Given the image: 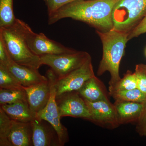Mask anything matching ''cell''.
<instances>
[{"label":"cell","instance_id":"obj_1","mask_svg":"<svg viewBox=\"0 0 146 146\" xmlns=\"http://www.w3.org/2000/svg\"><path fill=\"white\" fill-rule=\"evenodd\" d=\"M119 0H78L69 3L48 16L51 25L70 18L83 22L96 30L105 32L113 29L112 11Z\"/></svg>","mask_w":146,"mask_h":146},{"label":"cell","instance_id":"obj_2","mask_svg":"<svg viewBox=\"0 0 146 146\" xmlns=\"http://www.w3.org/2000/svg\"><path fill=\"white\" fill-rule=\"evenodd\" d=\"M102 45V56L98 68L97 74L102 75L106 72L110 73L109 87L119 81V67L128 39V33L112 29L102 32L96 30Z\"/></svg>","mask_w":146,"mask_h":146},{"label":"cell","instance_id":"obj_3","mask_svg":"<svg viewBox=\"0 0 146 146\" xmlns=\"http://www.w3.org/2000/svg\"><path fill=\"white\" fill-rule=\"evenodd\" d=\"M2 38L9 56L19 65L38 70L42 66L40 56L34 54L27 44L21 30L19 19L11 25L0 27Z\"/></svg>","mask_w":146,"mask_h":146},{"label":"cell","instance_id":"obj_4","mask_svg":"<svg viewBox=\"0 0 146 146\" xmlns=\"http://www.w3.org/2000/svg\"><path fill=\"white\" fill-rule=\"evenodd\" d=\"M146 14V0H119L112 11L113 29L129 33Z\"/></svg>","mask_w":146,"mask_h":146},{"label":"cell","instance_id":"obj_5","mask_svg":"<svg viewBox=\"0 0 146 146\" xmlns=\"http://www.w3.org/2000/svg\"><path fill=\"white\" fill-rule=\"evenodd\" d=\"M19 23L29 48L36 55L41 56L45 55L63 54L76 51L49 39L44 33H35L22 20L19 19Z\"/></svg>","mask_w":146,"mask_h":146},{"label":"cell","instance_id":"obj_6","mask_svg":"<svg viewBox=\"0 0 146 146\" xmlns=\"http://www.w3.org/2000/svg\"><path fill=\"white\" fill-rule=\"evenodd\" d=\"M46 76L50 86V96L46 107L35 115V117L49 123L57 134L59 146H64L69 141V136L67 129L60 122L61 117L56 104L55 82L57 77L51 69L47 71Z\"/></svg>","mask_w":146,"mask_h":146},{"label":"cell","instance_id":"obj_7","mask_svg":"<svg viewBox=\"0 0 146 146\" xmlns=\"http://www.w3.org/2000/svg\"><path fill=\"white\" fill-rule=\"evenodd\" d=\"M40 58L42 65L48 66L57 78H60L81 67L91 57L89 53L76 50L63 54L45 55Z\"/></svg>","mask_w":146,"mask_h":146},{"label":"cell","instance_id":"obj_8","mask_svg":"<svg viewBox=\"0 0 146 146\" xmlns=\"http://www.w3.org/2000/svg\"><path fill=\"white\" fill-rule=\"evenodd\" d=\"M84 100L91 115L90 121L108 129H115L121 125L114 104L110 100L95 102Z\"/></svg>","mask_w":146,"mask_h":146},{"label":"cell","instance_id":"obj_9","mask_svg":"<svg viewBox=\"0 0 146 146\" xmlns=\"http://www.w3.org/2000/svg\"><path fill=\"white\" fill-rule=\"evenodd\" d=\"M56 102L61 117H71L90 121L91 115L85 100L77 91L56 96Z\"/></svg>","mask_w":146,"mask_h":146},{"label":"cell","instance_id":"obj_10","mask_svg":"<svg viewBox=\"0 0 146 146\" xmlns=\"http://www.w3.org/2000/svg\"><path fill=\"white\" fill-rule=\"evenodd\" d=\"M95 76L91 58L81 67L62 78H56L55 82L56 96L64 93L78 91L84 82Z\"/></svg>","mask_w":146,"mask_h":146},{"label":"cell","instance_id":"obj_11","mask_svg":"<svg viewBox=\"0 0 146 146\" xmlns=\"http://www.w3.org/2000/svg\"><path fill=\"white\" fill-rule=\"evenodd\" d=\"M5 65L24 87H28L48 81L47 77L41 75L38 70L19 65L10 57Z\"/></svg>","mask_w":146,"mask_h":146},{"label":"cell","instance_id":"obj_12","mask_svg":"<svg viewBox=\"0 0 146 146\" xmlns=\"http://www.w3.org/2000/svg\"><path fill=\"white\" fill-rule=\"evenodd\" d=\"M27 96L29 106L35 115L44 109L48 104L50 96V86L48 81L24 87Z\"/></svg>","mask_w":146,"mask_h":146},{"label":"cell","instance_id":"obj_13","mask_svg":"<svg viewBox=\"0 0 146 146\" xmlns=\"http://www.w3.org/2000/svg\"><path fill=\"white\" fill-rule=\"evenodd\" d=\"M77 91L82 98L88 101L109 100V92L108 93L103 83L96 76L86 80Z\"/></svg>","mask_w":146,"mask_h":146},{"label":"cell","instance_id":"obj_14","mask_svg":"<svg viewBox=\"0 0 146 146\" xmlns=\"http://www.w3.org/2000/svg\"><path fill=\"white\" fill-rule=\"evenodd\" d=\"M113 104L121 125L137 122L143 107V103L115 101Z\"/></svg>","mask_w":146,"mask_h":146},{"label":"cell","instance_id":"obj_15","mask_svg":"<svg viewBox=\"0 0 146 146\" xmlns=\"http://www.w3.org/2000/svg\"><path fill=\"white\" fill-rule=\"evenodd\" d=\"M8 139L11 146H33L31 123L21 122L12 120Z\"/></svg>","mask_w":146,"mask_h":146},{"label":"cell","instance_id":"obj_16","mask_svg":"<svg viewBox=\"0 0 146 146\" xmlns=\"http://www.w3.org/2000/svg\"><path fill=\"white\" fill-rule=\"evenodd\" d=\"M44 120L36 117L31 122L32 129V141L34 146H50L58 145L54 141L53 132L44 124Z\"/></svg>","mask_w":146,"mask_h":146},{"label":"cell","instance_id":"obj_17","mask_svg":"<svg viewBox=\"0 0 146 146\" xmlns=\"http://www.w3.org/2000/svg\"><path fill=\"white\" fill-rule=\"evenodd\" d=\"M1 108L11 119L23 123H31L35 118L28 102H18L1 105Z\"/></svg>","mask_w":146,"mask_h":146},{"label":"cell","instance_id":"obj_18","mask_svg":"<svg viewBox=\"0 0 146 146\" xmlns=\"http://www.w3.org/2000/svg\"><path fill=\"white\" fill-rule=\"evenodd\" d=\"M109 94L115 101L143 103L146 100V95L138 88L109 92Z\"/></svg>","mask_w":146,"mask_h":146},{"label":"cell","instance_id":"obj_19","mask_svg":"<svg viewBox=\"0 0 146 146\" xmlns=\"http://www.w3.org/2000/svg\"><path fill=\"white\" fill-rule=\"evenodd\" d=\"M28 102L25 90L0 89V105Z\"/></svg>","mask_w":146,"mask_h":146},{"label":"cell","instance_id":"obj_20","mask_svg":"<svg viewBox=\"0 0 146 146\" xmlns=\"http://www.w3.org/2000/svg\"><path fill=\"white\" fill-rule=\"evenodd\" d=\"M16 19L13 13V0H0V27L11 25Z\"/></svg>","mask_w":146,"mask_h":146},{"label":"cell","instance_id":"obj_21","mask_svg":"<svg viewBox=\"0 0 146 146\" xmlns=\"http://www.w3.org/2000/svg\"><path fill=\"white\" fill-rule=\"evenodd\" d=\"M0 89L25 90L24 87L9 71L6 65L0 63Z\"/></svg>","mask_w":146,"mask_h":146},{"label":"cell","instance_id":"obj_22","mask_svg":"<svg viewBox=\"0 0 146 146\" xmlns=\"http://www.w3.org/2000/svg\"><path fill=\"white\" fill-rule=\"evenodd\" d=\"M12 119L0 108V146H11L8 137Z\"/></svg>","mask_w":146,"mask_h":146},{"label":"cell","instance_id":"obj_23","mask_svg":"<svg viewBox=\"0 0 146 146\" xmlns=\"http://www.w3.org/2000/svg\"><path fill=\"white\" fill-rule=\"evenodd\" d=\"M137 88V80L135 72L128 70L122 78L114 86L109 87V92L131 90Z\"/></svg>","mask_w":146,"mask_h":146},{"label":"cell","instance_id":"obj_24","mask_svg":"<svg viewBox=\"0 0 146 146\" xmlns=\"http://www.w3.org/2000/svg\"><path fill=\"white\" fill-rule=\"evenodd\" d=\"M47 7L48 16L69 3L78 0H43Z\"/></svg>","mask_w":146,"mask_h":146},{"label":"cell","instance_id":"obj_25","mask_svg":"<svg viewBox=\"0 0 146 146\" xmlns=\"http://www.w3.org/2000/svg\"><path fill=\"white\" fill-rule=\"evenodd\" d=\"M136 130L141 136H146V100L141 116L136 123Z\"/></svg>","mask_w":146,"mask_h":146},{"label":"cell","instance_id":"obj_26","mask_svg":"<svg viewBox=\"0 0 146 146\" xmlns=\"http://www.w3.org/2000/svg\"><path fill=\"white\" fill-rule=\"evenodd\" d=\"M146 33V14L141 21L134 28L132 29L128 34L129 41L138 37L141 35Z\"/></svg>","mask_w":146,"mask_h":146},{"label":"cell","instance_id":"obj_27","mask_svg":"<svg viewBox=\"0 0 146 146\" xmlns=\"http://www.w3.org/2000/svg\"><path fill=\"white\" fill-rule=\"evenodd\" d=\"M134 72L137 80V88L146 96V75L136 68Z\"/></svg>","mask_w":146,"mask_h":146},{"label":"cell","instance_id":"obj_28","mask_svg":"<svg viewBox=\"0 0 146 146\" xmlns=\"http://www.w3.org/2000/svg\"><path fill=\"white\" fill-rule=\"evenodd\" d=\"M10 56L6 48L2 38L0 37V63L6 65Z\"/></svg>","mask_w":146,"mask_h":146},{"label":"cell","instance_id":"obj_29","mask_svg":"<svg viewBox=\"0 0 146 146\" xmlns=\"http://www.w3.org/2000/svg\"><path fill=\"white\" fill-rule=\"evenodd\" d=\"M136 69H138L146 75V65L144 64H139L136 65Z\"/></svg>","mask_w":146,"mask_h":146},{"label":"cell","instance_id":"obj_30","mask_svg":"<svg viewBox=\"0 0 146 146\" xmlns=\"http://www.w3.org/2000/svg\"><path fill=\"white\" fill-rule=\"evenodd\" d=\"M145 56H146V49H145Z\"/></svg>","mask_w":146,"mask_h":146}]
</instances>
